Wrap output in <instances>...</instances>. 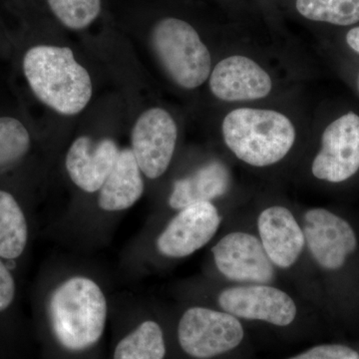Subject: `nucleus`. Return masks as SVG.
<instances>
[{"label":"nucleus","instance_id":"nucleus-1","mask_svg":"<svg viewBox=\"0 0 359 359\" xmlns=\"http://www.w3.org/2000/svg\"><path fill=\"white\" fill-rule=\"evenodd\" d=\"M23 72L34 96L59 115L83 112L93 97L89 71L69 47L36 45L26 51Z\"/></svg>","mask_w":359,"mask_h":359},{"label":"nucleus","instance_id":"nucleus-2","mask_svg":"<svg viewBox=\"0 0 359 359\" xmlns=\"http://www.w3.org/2000/svg\"><path fill=\"white\" fill-rule=\"evenodd\" d=\"M107 313L103 290L86 276H72L61 283L49 299L52 332L68 351H85L96 344L105 330Z\"/></svg>","mask_w":359,"mask_h":359},{"label":"nucleus","instance_id":"nucleus-3","mask_svg":"<svg viewBox=\"0 0 359 359\" xmlns=\"http://www.w3.org/2000/svg\"><path fill=\"white\" fill-rule=\"evenodd\" d=\"M222 133L236 157L254 167H268L282 161L297 138L289 117L257 108L231 111L224 118Z\"/></svg>","mask_w":359,"mask_h":359},{"label":"nucleus","instance_id":"nucleus-4","mask_svg":"<svg viewBox=\"0 0 359 359\" xmlns=\"http://www.w3.org/2000/svg\"><path fill=\"white\" fill-rule=\"evenodd\" d=\"M151 43L160 65L181 88L194 90L209 79L211 53L190 23L163 18L153 27Z\"/></svg>","mask_w":359,"mask_h":359},{"label":"nucleus","instance_id":"nucleus-5","mask_svg":"<svg viewBox=\"0 0 359 359\" xmlns=\"http://www.w3.org/2000/svg\"><path fill=\"white\" fill-rule=\"evenodd\" d=\"M178 339L189 355L212 358L240 346L244 330L233 314L195 306L180 320Z\"/></svg>","mask_w":359,"mask_h":359},{"label":"nucleus","instance_id":"nucleus-6","mask_svg":"<svg viewBox=\"0 0 359 359\" xmlns=\"http://www.w3.org/2000/svg\"><path fill=\"white\" fill-rule=\"evenodd\" d=\"M178 139V127L166 109L152 107L142 112L131 131V150L142 173L158 179L171 164Z\"/></svg>","mask_w":359,"mask_h":359},{"label":"nucleus","instance_id":"nucleus-7","mask_svg":"<svg viewBox=\"0 0 359 359\" xmlns=\"http://www.w3.org/2000/svg\"><path fill=\"white\" fill-rule=\"evenodd\" d=\"M359 170V116L348 112L330 123L321 137L311 171L316 179L341 183Z\"/></svg>","mask_w":359,"mask_h":359},{"label":"nucleus","instance_id":"nucleus-8","mask_svg":"<svg viewBox=\"0 0 359 359\" xmlns=\"http://www.w3.org/2000/svg\"><path fill=\"white\" fill-rule=\"evenodd\" d=\"M219 273L233 282L266 285L275 278L273 264L259 238L233 231L212 248Z\"/></svg>","mask_w":359,"mask_h":359},{"label":"nucleus","instance_id":"nucleus-9","mask_svg":"<svg viewBox=\"0 0 359 359\" xmlns=\"http://www.w3.org/2000/svg\"><path fill=\"white\" fill-rule=\"evenodd\" d=\"M222 218L212 202H202L180 210L157 240L163 256L182 259L205 247L216 235Z\"/></svg>","mask_w":359,"mask_h":359},{"label":"nucleus","instance_id":"nucleus-10","mask_svg":"<svg viewBox=\"0 0 359 359\" xmlns=\"http://www.w3.org/2000/svg\"><path fill=\"white\" fill-rule=\"evenodd\" d=\"M304 235L311 256L323 269L341 268L358 248V238L351 224L320 208L304 215Z\"/></svg>","mask_w":359,"mask_h":359},{"label":"nucleus","instance_id":"nucleus-11","mask_svg":"<svg viewBox=\"0 0 359 359\" xmlns=\"http://www.w3.org/2000/svg\"><path fill=\"white\" fill-rule=\"evenodd\" d=\"M219 304L236 318L262 320L287 327L294 320L297 306L289 294L266 285H244L224 290Z\"/></svg>","mask_w":359,"mask_h":359},{"label":"nucleus","instance_id":"nucleus-12","mask_svg":"<svg viewBox=\"0 0 359 359\" xmlns=\"http://www.w3.org/2000/svg\"><path fill=\"white\" fill-rule=\"evenodd\" d=\"M209 79L212 95L224 102L259 100L273 89L269 73L244 55H231L219 61Z\"/></svg>","mask_w":359,"mask_h":359},{"label":"nucleus","instance_id":"nucleus-13","mask_svg":"<svg viewBox=\"0 0 359 359\" xmlns=\"http://www.w3.org/2000/svg\"><path fill=\"white\" fill-rule=\"evenodd\" d=\"M121 149L111 138L94 141L91 137H77L65 157V169L77 188L86 193L99 192L114 167Z\"/></svg>","mask_w":359,"mask_h":359},{"label":"nucleus","instance_id":"nucleus-14","mask_svg":"<svg viewBox=\"0 0 359 359\" xmlns=\"http://www.w3.org/2000/svg\"><path fill=\"white\" fill-rule=\"evenodd\" d=\"M261 242L271 263L290 268L301 257L306 238L304 231L287 208L275 205L264 210L257 219Z\"/></svg>","mask_w":359,"mask_h":359},{"label":"nucleus","instance_id":"nucleus-15","mask_svg":"<svg viewBox=\"0 0 359 359\" xmlns=\"http://www.w3.org/2000/svg\"><path fill=\"white\" fill-rule=\"evenodd\" d=\"M145 190L143 173L131 149H121L109 176L99 190L98 205L105 212L133 207Z\"/></svg>","mask_w":359,"mask_h":359},{"label":"nucleus","instance_id":"nucleus-16","mask_svg":"<svg viewBox=\"0 0 359 359\" xmlns=\"http://www.w3.org/2000/svg\"><path fill=\"white\" fill-rule=\"evenodd\" d=\"M230 182L226 166L214 161L191 176L175 182L169 197L170 207L180 211L198 203L211 202L226 193Z\"/></svg>","mask_w":359,"mask_h":359},{"label":"nucleus","instance_id":"nucleus-17","mask_svg":"<svg viewBox=\"0 0 359 359\" xmlns=\"http://www.w3.org/2000/svg\"><path fill=\"white\" fill-rule=\"evenodd\" d=\"M27 241L25 212L11 193L0 190V257L13 259L20 257Z\"/></svg>","mask_w":359,"mask_h":359},{"label":"nucleus","instance_id":"nucleus-18","mask_svg":"<svg viewBox=\"0 0 359 359\" xmlns=\"http://www.w3.org/2000/svg\"><path fill=\"white\" fill-rule=\"evenodd\" d=\"M164 335L157 323L146 320L117 344L114 359H164Z\"/></svg>","mask_w":359,"mask_h":359},{"label":"nucleus","instance_id":"nucleus-19","mask_svg":"<svg viewBox=\"0 0 359 359\" xmlns=\"http://www.w3.org/2000/svg\"><path fill=\"white\" fill-rule=\"evenodd\" d=\"M295 6L309 20L341 26L359 21V0H297Z\"/></svg>","mask_w":359,"mask_h":359},{"label":"nucleus","instance_id":"nucleus-20","mask_svg":"<svg viewBox=\"0 0 359 359\" xmlns=\"http://www.w3.org/2000/svg\"><path fill=\"white\" fill-rule=\"evenodd\" d=\"M59 22L71 30H82L98 18L101 0H47Z\"/></svg>","mask_w":359,"mask_h":359},{"label":"nucleus","instance_id":"nucleus-21","mask_svg":"<svg viewBox=\"0 0 359 359\" xmlns=\"http://www.w3.org/2000/svg\"><path fill=\"white\" fill-rule=\"evenodd\" d=\"M32 145L29 132L13 117H0V168L25 157Z\"/></svg>","mask_w":359,"mask_h":359},{"label":"nucleus","instance_id":"nucleus-22","mask_svg":"<svg viewBox=\"0 0 359 359\" xmlns=\"http://www.w3.org/2000/svg\"><path fill=\"white\" fill-rule=\"evenodd\" d=\"M358 353L340 344H325L309 349L306 353L290 359H358Z\"/></svg>","mask_w":359,"mask_h":359},{"label":"nucleus","instance_id":"nucleus-23","mask_svg":"<svg viewBox=\"0 0 359 359\" xmlns=\"http://www.w3.org/2000/svg\"><path fill=\"white\" fill-rule=\"evenodd\" d=\"M15 297V283L9 269L0 259V313L13 304Z\"/></svg>","mask_w":359,"mask_h":359},{"label":"nucleus","instance_id":"nucleus-24","mask_svg":"<svg viewBox=\"0 0 359 359\" xmlns=\"http://www.w3.org/2000/svg\"><path fill=\"white\" fill-rule=\"evenodd\" d=\"M346 42L353 51L359 53V27L353 28L347 32Z\"/></svg>","mask_w":359,"mask_h":359},{"label":"nucleus","instance_id":"nucleus-25","mask_svg":"<svg viewBox=\"0 0 359 359\" xmlns=\"http://www.w3.org/2000/svg\"><path fill=\"white\" fill-rule=\"evenodd\" d=\"M358 85H359V80H358Z\"/></svg>","mask_w":359,"mask_h":359}]
</instances>
